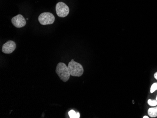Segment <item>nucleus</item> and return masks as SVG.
Wrapping results in <instances>:
<instances>
[{"label": "nucleus", "mask_w": 157, "mask_h": 118, "mask_svg": "<svg viewBox=\"0 0 157 118\" xmlns=\"http://www.w3.org/2000/svg\"><path fill=\"white\" fill-rule=\"evenodd\" d=\"M148 115L151 118L157 117V106L149 108L148 111Z\"/></svg>", "instance_id": "7"}, {"label": "nucleus", "mask_w": 157, "mask_h": 118, "mask_svg": "<svg viewBox=\"0 0 157 118\" xmlns=\"http://www.w3.org/2000/svg\"><path fill=\"white\" fill-rule=\"evenodd\" d=\"M154 77L157 80V72L155 73L154 74Z\"/></svg>", "instance_id": "11"}, {"label": "nucleus", "mask_w": 157, "mask_h": 118, "mask_svg": "<svg viewBox=\"0 0 157 118\" xmlns=\"http://www.w3.org/2000/svg\"><path fill=\"white\" fill-rule=\"evenodd\" d=\"M157 89V83H154L151 85V93H152L155 92V90Z\"/></svg>", "instance_id": "10"}, {"label": "nucleus", "mask_w": 157, "mask_h": 118, "mask_svg": "<svg viewBox=\"0 0 157 118\" xmlns=\"http://www.w3.org/2000/svg\"><path fill=\"white\" fill-rule=\"evenodd\" d=\"M11 22L14 26L17 28H21L25 26L26 21L22 15H17L11 19Z\"/></svg>", "instance_id": "5"}, {"label": "nucleus", "mask_w": 157, "mask_h": 118, "mask_svg": "<svg viewBox=\"0 0 157 118\" xmlns=\"http://www.w3.org/2000/svg\"><path fill=\"white\" fill-rule=\"evenodd\" d=\"M69 116L71 118H79L80 117V113L76 112L74 110L70 111L68 112Z\"/></svg>", "instance_id": "8"}, {"label": "nucleus", "mask_w": 157, "mask_h": 118, "mask_svg": "<svg viewBox=\"0 0 157 118\" xmlns=\"http://www.w3.org/2000/svg\"><path fill=\"white\" fill-rule=\"evenodd\" d=\"M156 100H157V97H156Z\"/></svg>", "instance_id": "13"}, {"label": "nucleus", "mask_w": 157, "mask_h": 118, "mask_svg": "<svg viewBox=\"0 0 157 118\" xmlns=\"http://www.w3.org/2000/svg\"><path fill=\"white\" fill-rule=\"evenodd\" d=\"M67 67L71 76L80 77L83 74L84 69L82 65L75 61L74 59L71 60L70 62Z\"/></svg>", "instance_id": "1"}, {"label": "nucleus", "mask_w": 157, "mask_h": 118, "mask_svg": "<svg viewBox=\"0 0 157 118\" xmlns=\"http://www.w3.org/2000/svg\"><path fill=\"white\" fill-rule=\"evenodd\" d=\"M133 104H134V100H133Z\"/></svg>", "instance_id": "14"}, {"label": "nucleus", "mask_w": 157, "mask_h": 118, "mask_svg": "<svg viewBox=\"0 0 157 118\" xmlns=\"http://www.w3.org/2000/svg\"><path fill=\"white\" fill-rule=\"evenodd\" d=\"M55 20L54 16L50 12H44L40 14L38 17L39 21L42 25L52 24Z\"/></svg>", "instance_id": "3"}, {"label": "nucleus", "mask_w": 157, "mask_h": 118, "mask_svg": "<svg viewBox=\"0 0 157 118\" xmlns=\"http://www.w3.org/2000/svg\"><path fill=\"white\" fill-rule=\"evenodd\" d=\"M143 118H149V117H148V116H144Z\"/></svg>", "instance_id": "12"}, {"label": "nucleus", "mask_w": 157, "mask_h": 118, "mask_svg": "<svg viewBox=\"0 0 157 118\" xmlns=\"http://www.w3.org/2000/svg\"><path fill=\"white\" fill-rule=\"evenodd\" d=\"M56 10L59 17H66L69 13L68 6L63 2H59L56 4Z\"/></svg>", "instance_id": "4"}, {"label": "nucleus", "mask_w": 157, "mask_h": 118, "mask_svg": "<svg viewBox=\"0 0 157 118\" xmlns=\"http://www.w3.org/2000/svg\"><path fill=\"white\" fill-rule=\"evenodd\" d=\"M56 72L63 82H67L70 77L68 67L65 63H59L56 66Z\"/></svg>", "instance_id": "2"}, {"label": "nucleus", "mask_w": 157, "mask_h": 118, "mask_svg": "<svg viewBox=\"0 0 157 118\" xmlns=\"http://www.w3.org/2000/svg\"><path fill=\"white\" fill-rule=\"evenodd\" d=\"M16 48V44L14 41L9 40L2 46V51L5 54H10Z\"/></svg>", "instance_id": "6"}, {"label": "nucleus", "mask_w": 157, "mask_h": 118, "mask_svg": "<svg viewBox=\"0 0 157 118\" xmlns=\"http://www.w3.org/2000/svg\"><path fill=\"white\" fill-rule=\"evenodd\" d=\"M148 104L150 106H156L157 105V101L156 100H152L151 99H149L148 100Z\"/></svg>", "instance_id": "9"}]
</instances>
